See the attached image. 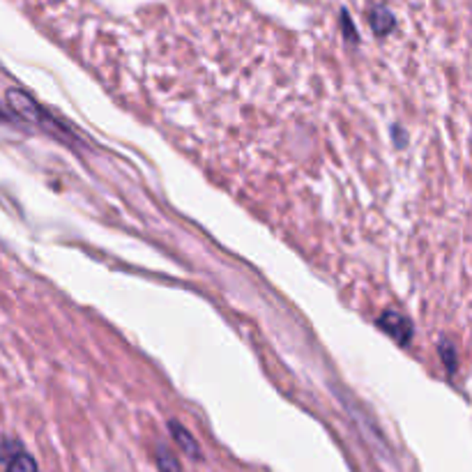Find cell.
<instances>
[{
  "mask_svg": "<svg viewBox=\"0 0 472 472\" xmlns=\"http://www.w3.org/2000/svg\"><path fill=\"white\" fill-rule=\"evenodd\" d=\"M7 472H38V463L32 461L28 454H23V451H16L7 461Z\"/></svg>",
  "mask_w": 472,
  "mask_h": 472,
  "instance_id": "cell-1",
  "label": "cell"
},
{
  "mask_svg": "<svg viewBox=\"0 0 472 472\" xmlns=\"http://www.w3.org/2000/svg\"><path fill=\"white\" fill-rule=\"evenodd\" d=\"M173 433H176V438L180 441V445H183V450L187 451V454H192V457H196V454H199V447L193 445V441L189 438L187 433H185V429H180V426H173Z\"/></svg>",
  "mask_w": 472,
  "mask_h": 472,
  "instance_id": "cell-2",
  "label": "cell"
},
{
  "mask_svg": "<svg viewBox=\"0 0 472 472\" xmlns=\"http://www.w3.org/2000/svg\"><path fill=\"white\" fill-rule=\"evenodd\" d=\"M159 470L161 472H180V466H177L176 459L168 454L167 450L159 451Z\"/></svg>",
  "mask_w": 472,
  "mask_h": 472,
  "instance_id": "cell-3",
  "label": "cell"
}]
</instances>
